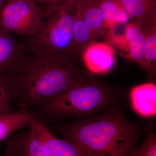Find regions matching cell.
<instances>
[{
	"mask_svg": "<svg viewBox=\"0 0 156 156\" xmlns=\"http://www.w3.org/2000/svg\"><path fill=\"white\" fill-rule=\"evenodd\" d=\"M11 76L12 101L19 111L35 115L83 76L72 56L35 53L26 48Z\"/></svg>",
	"mask_w": 156,
	"mask_h": 156,
	"instance_id": "obj_1",
	"label": "cell"
},
{
	"mask_svg": "<svg viewBox=\"0 0 156 156\" xmlns=\"http://www.w3.org/2000/svg\"><path fill=\"white\" fill-rule=\"evenodd\" d=\"M58 130L63 138L79 146L89 156H131L141 134L137 124L112 110L63 125Z\"/></svg>",
	"mask_w": 156,
	"mask_h": 156,
	"instance_id": "obj_2",
	"label": "cell"
},
{
	"mask_svg": "<svg viewBox=\"0 0 156 156\" xmlns=\"http://www.w3.org/2000/svg\"><path fill=\"white\" fill-rule=\"evenodd\" d=\"M113 95L109 87L82 76L35 115L41 120H86L106 108Z\"/></svg>",
	"mask_w": 156,
	"mask_h": 156,
	"instance_id": "obj_3",
	"label": "cell"
},
{
	"mask_svg": "<svg viewBox=\"0 0 156 156\" xmlns=\"http://www.w3.org/2000/svg\"><path fill=\"white\" fill-rule=\"evenodd\" d=\"M77 5L62 3L45 7L43 27L36 35L24 43L26 49L48 55L73 56L72 48Z\"/></svg>",
	"mask_w": 156,
	"mask_h": 156,
	"instance_id": "obj_4",
	"label": "cell"
},
{
	"mask_svg": "<svg viewBox=\"0 0 156 156\" xmlns=\"http://www.w3.org/2000/svg\"><path fill=\"white\" fill-rule=\"evenodd\" d=\"M44 14V9L32 0H8L0 10V27L30 39L41 30Z\"/></svg>",
	"mask_w": 156,
	"mask_h": 156,
	"instance_id": "obj_5",
	"label": "cell"
},
{
	"mask_svg": "<svg viewBox=\"0 0 156 156\" xmlns=\"http://www.w3.org/2000/svg\"><path fill=\"white\" fill-rule=\"evenodd\" d=\"M106 32L97 0H83L77 5L72 52L79 54Z\"/></svg>",
	"mask_w": 156,
	"mask_h": 156,
	"instance_id": "obj_6",
	"label": "cell"
},
{
	"mask_svg": "<svg viewBox=\"0 0 156 156\" xmlns=\"http://www.w3.org/2000/svg\"><path fill=\"white\" fill-rule=\"evenodd\" d=\"M106 39L115 53L145 69V45L141 23L134 21L127 23L123 34L108 31Z\"/></svg>",
	"mask_w": 156,
	"mask_h": 156,
	"instance_id": "obj_7",
	"label": "cell"
},
{
	"mask_svg": "<svg viewBox=\"0 0 156 156\" xmlns=\"http://www.w3.org/2000/svg\"><path fill=\"white\" fill-rule=\"evenodd\" d=\"M37 136L41 144L43 156H83L87 154L79 146L53 134L46 124L35 117L34 119Z\"/></svg>",
	"mask_w": 156,
	"mask_h": 156,
	"instance_id": "obj_8",
	"label": "cell"
},
{
	"mask_svg": "<svg viewBox=\"0 0 156 156\" xmlns=\"http://www.w3.org/2000/svg\"><path fill=\"white\" fill-rule=\"evenodd\" d=\"M34 119L25 130L17 131L4 142L6 156H43Z\"/></svg>",
	"mask_w": 156,
	"mask_h": 156,
	"instance_id": "obj_9",
	"label": "cell"
},
{
	"mask_svg": "<svg viewBox=\"0 0 156 156\" xmlns=\"http://www.w3.org/2000/svg\"><path fill=\"white\" fill-rule=\"evenodd\" d=\"M79 53H82L85 65L93 73H106L114 66L115 53L107 43L92 42Z\"/></svg>",
	"mask_w": 156,
	"mask_h": 156,
	"instance_id": "obj_10",
	"label": "cell"
},
{
	"mask_svg": "<svg viewBox=\"0 0 156 156\" xmlns=\"http://www.w3.org/2000/svg\"><path fill=\"white\" fill-rule=\"evenodd\" d=\"M25 49L24 44L19 43L11 33L0 27V75L12 72Z\"/></svg>",
	"mask_w": 156,
	"mask_h": 156,
	"instance_id": "obj_11",
	"label": "cell"
},
{
	"mask_svg": "<svg viewBox=\"0 0 156 156\" xmlns=\"http://www.w3.org/2000/svg\"><path fill=\"white\" fill-rule=\"evenodd\" d=\"M132 108L137 114L152 118L156 114V86L151 82L134 87L130 92Z\"/></svg>",
	"mask_w": 156,
	"mask_h": 156,
	"instance_id": "obj_12",
	"label": "cell"
},
{
	"mask_svg": "<svg viewBox=\"0 0 156 156\" xmlns=\"http://www.w3.org/2000/svg\"><path fill=\"white\" fill-rule=\"evenodd\" d=\"M144 38L145 70L152 74L156 70V13L141 23Z\"/></svg>",
	"mask_w": 156,
	"mask_h": 156,
	"instance_id": "obj_13",
	"label": "cell"
},
{
	"mask_svg": "<svg viewBox=\"0 0 156 156\" xmlns=\"http://www.w3.org/2000/svg\"><path fill=\"white\" fill-rule=\"evenodd\" d=\"M106 30H114L116 26L126 24L130 19L119 0H97Z\"/></svg>",
	"mask_w": 156,
	"mask_h": 156,
	"instance_id": "obj_14",
	"label": "cell"
},
{
	"mask_svg": "<svg viewBox=\"0 0 156 156\" xmlns=\"http://www.w3.org/2000/svg\"><path fill=\"white\" fill-rule=\"evenodd\" d=\"M34 115L18 111L11 114H0V144L15 132L30 125Z\"/></svg>",
	"mask_w": 156,
	"mask_h": 156,
	"instance_id": "obj_15",
	"label": "cell"
},
{
	"mask_svg": "<svg viewBox=\"0 0 156 156\" xmlns=\"http://www.w3.org/2000/svg\"><path fill=\"white\" fill-rule=\"evenodd\" d=\"M123 9L134 22L142 23L156 13V0H119Z\"/></svg>",
	"mask_w": 156,
	"mask_h": 156,
	"instance_id": "obj_16",
	"label": "cell"
},
{
	"mask_svg": "<svg viewBox=\"0 0 156 156\" xmlns=\"http://www.w3.org/2000/svg\"><path fill=\"white\" fill-rule=\"evenodd\" d=\"M12 87L11 73L0 75V114H11L18 111L11 104Z\"/></svg>",
	"mask_w": 156,
	"mask_h": 156,
	"instance_id": "obj_17",
	"label": "cell"
},
{
	"mask_svg": "<svg viewBox=\"0 0 156 156\" xmlns=\"http://www.w3.org/2000/svg\"><path fill=\"white\" fill-rule=\"evenodd\" d=\"M133 156H156V135L151 128L140 147H137L131 153Z\"/></svg>",
	"mask_w": 156,
	"mask_h": 156,
	"instance_id": "obj_18",
	"label": "cell"
},
{
	"mask_svg": "<svg viewBox=\"0 0 156 156\" xmlns=\"http://www.w3.org/2000/svg\"><path fill=\"white\" fill-rule=\"evenodd\" d=\"M40 5L46 6L57 5L62 4L61 0H32Z\"/></svg>",
	"mask_w": 156,
	"mask_h": 156,
	"instance_id": "obj_19",
	"label": "cell"
},
{
	"mask_svg": "<svg viewBox=\"0 0 156 156\" xmlns=\"http://www.w3.org/2000/svg\"><path fill=\"white\" fill-rule=\"evenodd\" d=\"M62 3L69 5H77L83 0H61Z\"/></svg>",
	"mask_w": 156,
	"mask_h": 156,
	"instance_id": "obj_20",
	"label": "cell"
},
{
	"mask_svg": "<svg viewBox=\"0 0 156 156\" xmlns=\"http://www.w3.org/2000/svg\"><path fill=\"white\" fill-rule=\"evenodd\" d=\"M5 2V0H0V10H1L3 5H4V3Z\"/></svg>",
	"mask_w": 156,
	"mask_h": 156,
	"instance_id": "obj_21",
	"label": "cell"
},
{
	"mask_svg": "<svg viewBox=\"0 0 156 156\" xmlns=\"http://www.w3.org/2000/svg\"><path fill=\"white\" fill-rule=\"evenodd\" d=\"M8 1V0H5V2H6V1Z\"/></svg>",
	"mask_w": 156,
	"mask_h": 156,
	"instance_id": "obj_22",
	"label": "cell"
}]
</instances>
